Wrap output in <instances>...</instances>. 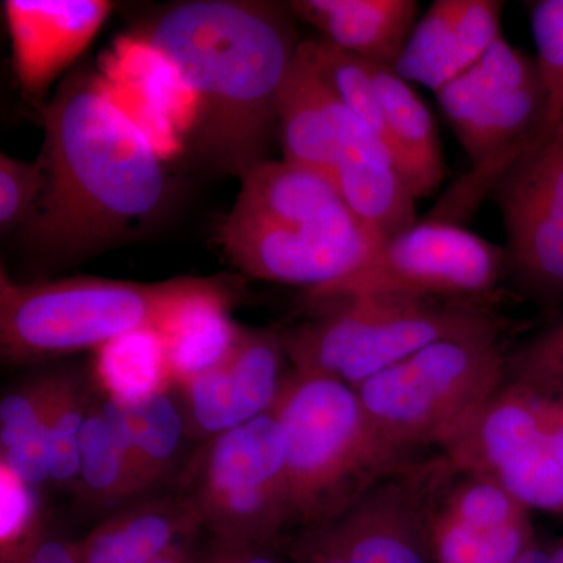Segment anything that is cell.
Masks as SVG:
<instances>
[{
    "label": "cell",
    "mask_w": 563,
    "mask_h": 563,
    "mask_svg": "<svg viewBox=\"0 0 563 563\" xmlns=\"http://www.w3.org/2000/svg\"><path fill=\"white\" fill-rule=\"evenodd\" d=\"M43 125L44 188L18 232L33 261L84 262L157 224L172 180L150 136L95 74L66 77L44 106Z\"/></svg>",
    "instance_id": "obj_1"
},
{
    "label": "cell",
    "mask_w": 563,
    "mask_h": 563,
    "mask_svg": "<svg viewBox=\"0 0 563 563\" xmlns=\"http://www.w3.org/2000/svg\"><path fill=\"white\" fill-rule=\"evenodd\" d=\"M296 21L288 2L188 0L136 31L195 95L191 151L209 172L242 180L272 161L277 99L301 43Z\"/></svg>",
    "instance_id": "obj_2"
},
{
    "label": "cell",
    "mask_w": 563,
    "mask_h": 563,
    "mask_svg": "<svg viewBox=\"0 0 563 563\" xmlns=\"http://www.w3.org/2000/svg\"><path fill=\"white\" fill-rule=\"evenodd\" d=\"M272 410L285 437L292 528L340 517L415 462L377 435L357 390L333 377L292 369Z\"/></svg>",
    "instance_id": "obj_3"
},
{
    "label": "cell",
    "mask_w": 563,
    "mask_h": 563,
    "mask_svg": "<svg viewBox=\"0 0 563 563\" xmlns=\"http://www.w3.org/2000/svg\"><path fill=\"white\" fill-rule=\"evenodd\" d=\"M224 287L210 277L132 282L69 277L20 284L0 272L3 361L32 363L102 346L163 322L196 296Z\"/></svg>",
    "instance_id": "obj_4"
},
{
    "label": "cell",
    "mask_w": 563,
    "mask_h": 563,
    "mask_svg": "<svg viewBox=\"0 0 563 563\" xmlns=\"http://www.w3.org/2000/svg\"><path fill=\"white\" fill-rule=\"evenodd\" d=\"M318 313L280 332L292 369L361 387L443 340L499 336L509 322L481 302L365 292L314 302Z\"/></svg>",
    "instance_id": "obj_5"
},
{
    "label": "cell",
    "mask_w": 563,
    "mask_h": 563,
    "mask_svg": "<svg viewBox=\"0 0 563 563\" xmlns=\"http://www.w3.org/2000/svg\"><path fill=\"white\" fill-rule=\"evenodd\" d=\"M435 95L474 169L444 192L428 220L459 224L562 118L537 58L504 36Z\"/></svg>",
    "instance_id": "obj_6"
},
{
    "label": "cell",
    "mask_w": 563,
    "mask_h": 563,
    "mask_svg": "<svg viewBox=\"0 0 563 563\" xmlns=\"http://www.w3.org/2000/svg\"><path fill=\"white\" fill-rule=\"evenodd\" d=\"M506 361L496 336L443 340L363 383V410L388 446L413 459L421 448L461 442L506 385Z\"/></svg>",
    "instance_id": "obj_7"
},
{
    "label": "cell",
    "mask_w": 563,
    "mask_h": 563,
    "mask_svg": "<svg viewBox=\"0 0 563 563\" xmlns=\"http://www.w3.org/2000/svg\"><path fill=\"white\" fill-rule=\"evenodd\" d=\"M181 495L213 539L280 544L292 529L287 454L273 410L203 443Z\"/></svg>",
    "instance_id": "obj_8"
},
{
    "label": "cell",
    "mask_w": 563,
    "mask_h": 563,
    "mask_svg": "<svg viewBox=\"0 0 563 563\" xmlns=\"http://www.w3.org/2000/svg\"><path fill=\"white\" fill-rule=\"evenodd\" d=\"M507 272L501 246L453 222L418 221L313 302L365 292L484 303Z\"/></svg>",
    "instance_id": "obj_9"
},
{
    "label": "cell",
    "mask_w": 563,
    "mask_h": 563,
    "mask_svg": "<svg viewBox=\"0 0 563 563\" xmlns=\"http://www.w3.org/2000/svg\"><path fill=\"white\" fill-rule=\"evenodd\" d=\"M507 235V272L544 306L563 302V118L492 192Z\"/></svg>",
    "instance_id": "obj_10"
},
{
    "label": "cell",
    "mask_w": 563,
    "mask_h": 563,
    "mask_svg": "<svg viewBox=\"0 0 563 563\" xmlns=\"http://www.w3.org/2000/svg\"><path fill=\"white\" fill-rule=\"evenodd\" d=\"M220 244L240 272L266 282L301 287L310 301L350 279L380 244L357 220L332 224H274L229 213Z\"/></svg>",
    "instance_id": "obj_11"
},
{
    "label": "cell",
    "mask_w": 563,
    "mask_h": 563,
    "mask_svg": "<svg viewBox=\"0 0 563 563\" xmlns=\"http://www.w3.org/2000/svg\"><path fill=\"white\" fill-rule=\"evenodd\" d=\"M446 461L412 462L333 518L346 563H433L431 514Z\"/></svg>",
    "instance_id": "obj_12"
},
{
    "label": "cell",
    "mask_w": 563,
    "mask_h": 563,
    "mask_svg": "<svg viewBox=\"0 0 563 563\" xmlns=\"http://www.w3.org/2000/svg\"><path fill=\"white\" fill-rule=\"evenodd\" d=\"M285 357L280 332L242 329L224 362L177 384L192 439L209 442L269 412L284 383Z\"/></svg>",
    "instance_id": "obj_13"
},
{
    "label": "cell",
    "mask_w": 563,
    "mask_h": 563,
    "mask_svg": "<svg viewBox=\"0 0 563 563\" xmlns=\"http://www.w3.org/2000/svg\"><path fill=\"white\" fill-rule=\"evenodd\" d=\"M14 70L29 101L46 98L54 81L90 46L109 20V0H7Z\"/></svg>",
    "instance_id": "obj_14"
},
{
    "label": "cell",
    "mask_w": 563,
    "mask_h": 563,
    "mask_svg": "<svg viewBox=\"0 0 563 563\" xmlns=\"http://www.w3.org/2000/svg\"><path fill=\"white\" fill-rule=\"evenodd\" d=\"M506 2L437 0L415 25L395 73L439 92L501 38Z\"/></svg>",
    "instance_id": "obj_15"
},
{
    "label": "cell",
    "mask_w": 563,
    "mask_h": 563,
    "mask_svg": "<svg viewBox=\"0 0 563 563\" xmlns=\"http://www.w3.org/2000/svg\"><path fill=\"white\" fill-rule=\"evenodd\" d=\"M335 107L336 98L314 62L313 41H301L277 99L282 158L332 179L339 157Z\"/></svg>",
    "instance_id": "obj_16"
},
{
    "label": "cell",
    "mask_w": 563,
    "mask_h": 563,
    "mask_svg": "<svg viewBox=\"0 0 563 563\" xmlns=\"http://www.w3.org/2000/svg\"><path fill=\"white\" fill-rule=\"evenodd\" d=\"M288 7L296 20L313 25L329 43L391 69L420 11L417 0H292Z\"/></svg>",
    "instance_id": "obj_17"
},
{
    "label": "cell",
    "mask_w": 563,
    "mask_h": 563,
    "mask_svg": "<svg viewBox=\"0 0 563 563\" xmlns=\"http://www.w3.org/2000/svg\"><path fill=\"white\" fill-rule=\"evenodd\" d=\"M231 213L274 224H331L352 220L331 177L296 163L268 161L244 176Z\"/></svg>",
    "instance_id": "obj_18"
},
{
    "label": "cell",
    "mask_w": 563,
    "mask_h": 563,
    "mask_svg": "<svg viewBox=\"0 0 563 563\" xmlns=\"http://www.w3.org/2000/svg\"><path fill=\"white\" fill-rule=\"evenodd\" d=\"M201 529V517L181 493L140 498L79 540L81 563H143Z\"/></svg>",
    "instance_id": "obj_19"
},
{
    "label": "cell",
    "mask_w": 563,
    "mask_h": 563,
    "mask_svg": "<svg viewBox=\"0 0 563 563\" xmlns=\"http://www.w3.org/2000/svg\"><path fill=\"white\" fill-rule=\"evenodd\" d=\"M103 410L120 437L141 493L174 472L185 443L192 439L176 385L132 404L102 399Z\"/></svg>",
    "instance_id": "obj_20"
},
{
    "label": "cell",
    "mask_w": 563,
    "mask_h": 563,
    "mask_svg": "<svg viewBox=\"0 0 563 563\" xmlns=\"http://www.w3.org/2000/svg\"><path fill=\"white\" fill-rule=\"evenodd\" d=\"M544 444L539 396L520 385L506 383L444 457L457 472L495 479L507 465Z\"/></svg>",
    "instance_id": "obj_21"
},
{
    "label": "cell",
    "mask_w": 563,
    "mask_h": 563,
    "mask_svg": "<svg viewBox=\"0 0 563 563\" xmlns=\"http://www.w3.org/2000/svg\"><path fill=\"white\" fill-rule=\"evenodd\" d=\"M385 136L396 172L413 198H429L446 176L435 122L420 96L395 69L373 65Z\"/></svg>",
    "instance_id": "obj_22"
},
{
    "label": "cell",
    "mask_w": 563,
    "mask_h": 563,
    "mask_svg": "<svg viewBox=\"0 0 563 563\" xmlns=\"http://www.w3.org/2000/svg\"><path fill=\"white\" fill-rule=\"evenodd\" d=\"M228 287L181 303L158 329L172 384L187 383L229 357L242 328L233 322Z\"/></svg>",
    "instance_id": "obj_23"
},
{
    "label": "cell",
    "mask_w": 563,
    "mask_h": 563,
    "mask_svg": "<svg viewBox=\"0 0 563 563\" xmlns=\"http://www.w3.org/2000/svg\"><path fill=\"white\" fill-rule=\"evenodd\" d=\"M332 180L355 220L380 246L417 224V199L390 163L342 152Z\"/></svg>",
    "instance_id": "obj_24"
},
{
    "label": "cell",
    "mask_w": 563,
    "mask_h": 563,
    "mask_svg": "<svg viewBox=\"0 0 563 563\" xmlns=\"http://www.w3.org/2000/svg\"><path fill=\"white\" fill-rule=\"evenodd\" d=\"M52 373L33 377L0 404V465L33 492L51 485L47 415Z\"/></svg>",
    "instance_id": "obj_25"
},
{
    "label": "cell",
    "mask_w": 563,
    "mask_h": 563,
    "mask_svg": "<svg viewBox=\"0 0 563 563\" xmlns=\"http://www.w3.org/2000/svg\"><path fill=\"white\" fill-rule=\"evenodd\" d=\"M74 495L96 509L128 506L143 495L102 399L92 398L81 428L79 481Z\"/></svg>",
    "instance_id": "obj_26"
},
{
    "label": "cell",
    "mask_w": 563,
    "mask_h": 563,
    "mask_svg": "<svg viewBox=\"0 0 563 563\" xmlns=\"http://www.w3.org/2000/svg\"><path fill=\"white\" fill-rule=\"evenodd\" d=\"M96 379L107 398L132 404L169 387L158 331L129 333L98 350Z\"/></svg>",
    "instance_id": "obj_27"
},
{
    "label": "cell",
    "mask_w": 563,
    "mask_h": 563,
    "mask_svg": "<svg viewBox=\"0 0 563 563\" xmlns=\"http://www.w3.org/2000/svg\"><path fill=\"white\" fill-rule=\"evenodd\" d=\"M92 398L95 395L80 374L52 373L47 446L51 485L58 490L76 492L79 481L81 428Z\"/></svg>",
    "instance_id": "obj_28"
},
{
    "label": "cell",
    "mask_w": 563,
    "mask_h": 563,
    "mask_svg": "<svg viewBox=\"0 0 563 563\" xmlns=\"http://www.w3.org/2000/svg\"><path fill=\"white\" fill-rule=\"evenodd\" d=\"M537 542L531 520L504 528H474L431 514L433 563H517Z\"/></svg>",
    "instance_id": "obj_29"
},
{
    "label": "cell",
    "mask_w": 563,
    "mask_h": 563,
    "mask_svg": "<svg viewBox=\"0 0 563 563\" xmlns=\"http://www.w3.org/2000/svg\"><path fill=\"white\" fill-rule=\"evenodd\" d=\"M312 41L314 62L329 90L347 109L354 111L383 140L388 150L372 63L340 49L324 38Z\"/></svg>",
    "instance_id": "obj_30"
},
{
    "label": "cell",
    "mask_w": 563,
    "mask_h": 563,
    "mask_svg": "<svg viewBox=\"0 0 563 563\" xmlns=\"http://www.w3.org/2000/svg\"><path fill=\"white\" fill-rule=\"evenodd\" d=\"M495 479L526 509L563 515V470L548 443L507 465Z\"/></svg>",
    "instance_id": "obj_31"
},
{
    "label": "cell",
    "mask_w": 563,
    "mask_h": 563,
    "mask_svg": "<svg viewBox=\"0 0 563 563\" xmlns=\"http://www.w3.org/2000/svg\"><path fill=\"white\" fill-rule=\"evenodd\" d=\"M0 558L2 563H20L44 532L32 488L21 483L10 470L0 465Z\"/></svg>",
    "instance_id": "obj_32"
},
{
    "label": "cell",
    "mask_w": 563,
    "mask_h": 563,
    "mask_svg": "<svg viewBox=\"0 0 563 563\" xmlns=\"http://www.w3.org/2000/svg\"><path fill=\"white\" fill-rule=\"evenodd\" d=\"M44 188L43 166L0 155V232L2 236L20 232L31 220Z\"/></svg>",
    "instance_id": "obj_33"
},
{
    "label": "cell",
    "mask_w": 563,
    "mask_h": 563,
    "mask_svg": "<svg viewBox=\"0 0 563 563\" xmlns=\"http://www.w3.org/2000/svg\"><path fill=\"white\" fill-rule=\"evenodd\" d=\"M537 62L551 95L554 113L563 118V0L529 3Z\"/></svg>",
    "instance_id": "obj_34"
},
{
    "label": "cell",
    "mask_w": 563,
    "mask_h": 563,
    "mask_svg": "<svg viewBox=\"0 0 563 563\" xmlns=\"http://www.w3.org/2000/svg\"><path fill=\"white\" fill-rule=\"evenodd\" d=\"M196 563H291L280 544L236 543L213 539Z\"/></svg>",
    "instance_id": "obj_35"
},
{
    "label": "cell",
    "mask_w": 563,
    "mask_h": 563,
    "mask_svg": "<svg viewBox=\"0 0 563 563\" xmlns=\"http://www.w3.org/2000/svg\"><path fill=\"white\" fill-rule=\"evenodd\" d=\"M20 563H81L80 544L43 532Z\"/></svg>",
    "instance_id": "obj_36"
},
{
    "label": "cell",
    "mask_w": 563,
    "mask_h": 563,
    "mask_svg": "<svg viewBox=\"0 0 563 563\" xmlns=\"http://www.w3.org/2000/svg\"><path fill=\"white\" fill-rule=\"evenodd\" d=\"M540 412L548 448L563 470V395L540 398Z\"/></svg>",
    "instance_id": "obj_37"
},
{
    "label": "cell",
    "mask_w": 563,
    "mask_h": 563,
    "mask_svg": "<svg viewBox=\"0 0 563 563\" xmlns=\"http://www.w3.org/2000/svg\"><path fill=\"white\" fill-rule=\"evenodd\" d=\"M199 550L196 547V537L174 543L168 550L155 555L143 563H196Z\"/></svg>",
    "instance_id": "obj_38"
},
{
    "label": "cell",
    "mask_w": 563,
    "mask_h": 563,
    "mask_svg": "<svg viewBox=\"0 0 563 563\" xmlns=\"http://www.w3.org/2000/svg\"><path fill=\"white\" fill-rule=\"evenodd\" d=\"M517 563H551L550 543L539 542V540H537Z\"/></svg>",
    "instance_id": "obj_39"
},
{
    "label": "cell",
    "mask_w": 563,
    "mask_h": 563,
    "mask_svg": "<svg viewBox=\"0 0 563 563\" xmlns=\"http://www.w3.org/2000/svg\"><path fill=\"white\" fill-rule=\"evenodd\" d=\"M551 563H563V539L550 543Z\"/></svg>",
    "instance_id": "obj_40"
}]
</instances>
